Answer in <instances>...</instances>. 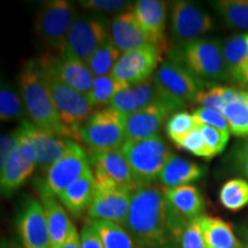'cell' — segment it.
Instances as JSON below:
<instances>
[{"mask_svg": "<svg viewBox=\"0 0 248 248\" xmlns=\"http://www.w3.org/2000/svg\"><path fill=\"white\" fill-rule=\"evenodd\" d=\"M109 36L116 47L123 53L146 45H153L150 37L138 23L132 7L114 16L109 24Z\"/></svg>", "mask_w": 248, "mask_h": 248, "instance_id": "cell-20", "label": "cell"}, {"mask_svg": "<svg viewBox=\"0 0 248 248\" xmlns=\"http://www.w3.org/2000/svg\"><path fill=\"white\" fill-rule=\"evenodd\" d=\"M95 190V178L92 169H90L74 184H71L58 199L71 215L80 216L89 210L94 198Z\"/></svg>", "mask_w": 248, "mask_h": 248, "instance_id": "cell-22", "label": "cell"}, {"mask_svg": "<svg viewBox=\"0 0 248 248\" xmlns=\"http://www.w3.org/2000/svg\"><path fill=\"white\" fill-rule=\"evenodd\" d=\"M1 248H21V247L17 246L15 243L13 244V243H8V241H2Z\"/></svg>", "mask_w": 248, "mask_h": 248, "instance_id": "cell-45", "label": "cell"}, {"mask_svg": "<svg viewBox=\"0 0 248 248\" xmlns=\"http://www.w3.org/2000/svg\"><path fill=\"white\" fill-rule=\"evenodd\" d=\"M212 4L226 26L248 33V0H219Z\"/></svg>", "mask_w": 248, "mask_h": 248, "instance_id": "cell-28", "label": "cell"}, {"mask_svg": "<svg viewBox=\"0 0 248 248\" xmlns=\"http://www.w3.org/2000/svg\"><path fill=\"white\" fill-rule=\"evenodd\" d=\"M39 62L44 70L46 82L58 110L59 119L64 128L69 131L71 138L80 140V129L92 116L94 108L91 106L84 94L62 82L47 62L43 59H39Z\"/></svg>", "mask_w": 248, "mask_h": 248, "instance_id": "cell-3", "label": "cell"}, {"mask_svg": "<svg viewBox=\"0 0 248 248\" xmlns=\"http://www.w3.org/2000/svg\"><path fill=\"white\" fill-rule=\"evenodd\" d=\"M223 46L224 43L219 39H198L182 47L178 60L203 82H223L230 79Z\"/></svg>", "mask_w": 248, "mask_h": 248, "instance_id": "cell-6", "label": "cell"}, {"mask_svg": "<svg viewBox=\"0 0 248 248\" xmlns=\"http://www.w3.org/2000/svg\"><path fill=\"white\" fill-rule=\"evenodd\" d=\"M124 228L138 246L146 248L166 246L172 237L169 230L163 188L150 184L140 186L133 192Z\"/></svg>", "mask_w": 248, "mask_h": 248, "instance_id": "cell-1", "label": "cell"}, {"mask_svg": "<svg viewBox=\"0 0 248 248\" xmlns=\"http://www.w3.org/2000/svg\"><path fill=\"white\" fill-rule=\"evenodd\" d=\"M200 217L191 221L185 228L181 237V248H208L201 229Z\"/></svg>", "mask_w": 248, "mask_h": 248, "instance_id": "cell-40", "label": "cell"}, {"mask_svg": "<svg viewBox=\"0 0 248 248\" xmlns=\"http://www.w3.org/2000/svg\"><path fill=\"white\" fill-rule=\"evenodd\" d=\"M24 104L20 95L7 83H2L0 89V119L1 121H15L23 115Z\"/></svg>", "mask_w": 248, "mask_h": 248, "instance_id": "cell-33", "label": "cell"}, {"mask_svg": "<svg viewBox=\"0 0 248 248\" xmlns=\"http://www.w3.org/2000/svg\"><path fill=\"white\" fill-rule=\"evenodd\" d=\"M125 117L110 107L95 111L80 129V140L90 152L121 150L126 141Z\"/></svg>", "mask_w": 248, "mask_h": 248, "instance_id": "cell-7", "label": "cell"}, {"mask_svg": "<svg viewBox=\"0 0 248 248\" xmlns=\"http://www.w3.org/2000/svg\"><path fill=\"white\" fill-rule=\"evenodd\" d=\"M178 108L168 102H155L125 117L126 140L156 137L163 123Z\"/></svg>", "mask_w": 248, "mask_h": 248, "instance_id": "cell-15", "label": "cell"}, {"mask_svg": "<svg viewBox=\"0 0 248 248\" xmlns=\"http://www.w3.org/2000/svg\"><path fill=\"white\" fill-rule=\"evenodd\" d=\"M240 85L245 86V88H248V71H247V73L245 74V75H244L243 79H241V82H240Z\"/></svg>", "mask_w": 248, "mask_h": 248, "instance_id": "cell-46", "label": "cell"}, {"mask_svg": "<svg viewBox=\"0 0 248 248\" xmlns=\"http://www.w3.org/2000/svg\"><path fill=\"white\" fill-rule=\"evenodd\" d=\"M104 248H139L124 226L109 221L91 219Z\"/></svg>", "mask_w": 248, "mask_h": 248, "instance_id": "cell-27", "label": "cell"}, {"mask_svg": "<svg viewBox=\"0 0 248 248\" xmlns=\"http://www.w3.org/2000/svg\"><path fill=\"white\" fill-rule=\"evenodd\" d=\"M192 115H193L197 125H208L212 126V128L222 130V131L230 132L228 121L223 115L222 111L199 107L193 111Z\"/></svg>", "mask_w": 248, "mask_h": 248, "instance_id": "cell-39", "label": "cell"}, {"mask_svg": "<svg viewBox=\"0 0 248 248\" xmlns=\"http://www.w3.org/2000/svg\"><path fill=\"white\" fill-rule=\"evenodd\" d=\"M89 159L97 187L131 192L140 187L121 150L90 152Z\"/></svg>", "mask_w": 248, "mask_h": 248, "instance_id": "cell-10", "label": "cell"}, {"mask_svg": "<svg viewBox=\"0 0 248 248\" xmlns=\"http://www.w3.org/2000/svg\"><path fill=\"white\" fill-rule=\"evenodd\" d=\"M126 83L121 82L111 74L105 76L94 77L91 91H90L88 100L93 108H99L106 105H110L113 98L120 90L125 88Z\"/></svg>", "mask_w": 248, "mask_h": 248, "instance_id": "cell-31", "label": "cell"}, {"mask_svg": "<svg viewBox=\"0 0 248 248\" xmlns=\"http://www.w3.org/2000/svg\"><path fill=\"white\" fill-rule=\"evenodd\" d=\"M225 92L226 86L213 85L209 89L201 90L197 94L193 102L202 108H209V109L222 111L226 106Z\"/></svg>", "mask_w": 248, "mask_h": 248, "instance_id": "cell-35", "label": "cell"}, {"mask_svg": "<svg viewBox=\"0 0 248 248\" xmlns=\"http://www.w3.org/2000/svg\"><path fill=\"white\" fill-rule=\"evenodd\" d=\"M76 16L75 6L66 0H52L40 7L36 16L35 30L43 45L48 48L47 53L64 52L68 35Z\"/></svg>", "mask_w": 248, "mask_h": 248, "instance_id": "cell-5", "label": "cell"}, {"mask_svg": "<svg viewBox=\"0 0 248 248\" xmlns=\"http://www.w3.org/2000/svg\"><path fill=\"white\" fill-rule=\"evenodd\" d=\"M40 197H42V204L44 207L52 248H58L68 239L71 232L76 228L70 221L67 209L58 198L49 197V195H40Z\"/></svg>", "mask_w": 248, "mask_h": 248, "instance_id": "cell-21", "label": "cell"}, {"mask_svg": "<svg viewBox=\"0 0 248 248\" xmlns=\"http://www.w3.org/2000/svg\"><path fill=\"white\" fill-rule=\"evenodd\" d=\"M79 5L83 8L91 11L92 13H98L99 15L106 13L120 14L133 6L131 1H123V0H85V1H79Z\"/></svg>", "mask_w": 248, "mask_h": 248, "instance_id": "cell-38", "label": "cell"}, {"mask_svg": "<svg viewBox=\"0 0 248 248\" xmlns=\"http://www.w3.org/2000/svg\"><path fill=\"white\" fill-rule=\"evenodd\" d=\"M219 201L230 212L243 209L248 204V182L241 178L225 182L219 190Z\"/></svg>", "mask_w": 248, "mask_h": 248, "instance_id": "cell-32", "label": "cell"}, {"mask_svg": "<svg viewBox=\"0 0 248 248\" xmlns=\"http://www.w3.org/2000/svg\"><path fill=\"white\" fill-rule=\"evenodd\" d=\"M37 167L36 163L31 162L18 148L14 152L11 159L2 167L0 171V186L1 193L4 195H11L30 177L31 173Z\"/></svg>", "mask_w": 248, "mask_h": 248, "instance_id": "cell-24", "label": "cell"}, {"mask_svg": "<svg viewBox=\"0 0 248 248\" xmlns=\"http://www.w3.org/2000/svg\"><path fill=\"white\" fill-rule=\"evenodd\" d=\"M230 132L235 137H248V91H240L239 97L222 110Z\"/></svg>", "mask_w": 248, "mask_h": 248, "instance_id": "cell-29", "label": "cell"}, {"mask_svg": "<svg viewBox=\"0 0 248 248\" xmlns=\"http://www.w3.org/2000/svg\"><path fill=\"white\" fill-rule=\"evenodd\" d=\"M18 85L24 108L31 122L44 131L71 139L69 131L59 119L39 60L31 59L23 64L18 76Z\"/></svg>", "mask_w": 248, "mask_h": 248, "instance_id": "cell-2", "label": "cell"}, {"mask_svg": "<svg viewBox=\"0 0 248 248\" xmlns=\"http://www.w3.org/2000/svg\"><path fill=\"white\" fill-rule=\"evenodd\" d=\"M58 248H82L80 247V235L78 234L77 229H75V230L71 232V234L68 237V239Z\"/></svg>", "mask_w": 248, "mask_h": 248, "instance_id": "cell-44", "label": "cell"}, {"mask_svg": "<svg viewBox=\"0 0 248 248\" xmlns=\"http://www.w3.org/2000/svg\"><path fill=\"white\" fill-rule=\"evenodd\" d=\"M90 169L89 155L74 140L68 153L46 171L40 195L59 198Z\"/></svg>", "mask_w": 248, "mask_h": 248, "instance_id": "cell-12", "label": "cell"}, {"mask_svg": "<svg viewBox=\"0 0 248 248\" xmlns=\"http://www.w3.org/2000/svg\"><path fill=\"white\" fill-rule=\"evenodd\" d=\"M138 23L151 38L152 44L162 52L166 47L167 2L160 0H138L132 6Z\"/></svg>", "mask_w": 248, "mask_h": 248, "instance_id": "cell-19", "label": "cell"}, {"mask_svg": "<svg viewBox=\"0 0 248 248\" xmlns=\"http://www.w3.org/2000/svg\"><path fill=\"white\" fill-rule=\"evenodd\" d=\"M121 152L139 186L150 185L156 179L173 153L160 136L142 140H126Z\"/></svg>", "mask_w": 248, "mask_h": 248, "instance_id": "cell-4", "label": "cell"}, {"mask_svg": "<svg viewBox=\"0 0 248 248\" xmlns=\"http://www.w3.org/2000/svg\"><path fill=\"white\" fill-rule=\"evenodd\" d=\"M40 59L47 62L62 82L88 97L92 89L94 76L86 62L73 57L67 52H62L60 54L46 53Z\"/></svg>", "mask_w": 248, "mask_h": 248, "instance_id": "cell-18", "label": "cell"}, {"mask_svg": "<svg viewBox=\"0 0 248 248\" xmlns=\"http://www.w3.org/2000/svg\"><path fill=\"white\" fill-rule=\"evenodd\" d=\"M80 247L82 248H104L97 230L93 226L91 219H88L80 230Z\"/></svg>", "mask_w": 248, "mask_h": 248, "instance_id": "cell-42", "label": "cell"}, {"mask_svg": "<svg viewBox=\"0 0 248 248\" xmlns=\"http://www.w3.org/2000/svg\"><path fill=\"white\" fill-rule=\"evenodd\" d=\"M160 58L161 51L154 45L125 52L116 62L111 75L129 85L137 84L153 76Z\"/></svg>", "mask_w": 248, "mask_h": 248, "instance_id": "cell-13", "label": "cell"}, {"mask_svg": "<svg viewBox=\"0 0 248 248\" xmlns=\"http://www.w3.org/2000/svg\"><path fill=\"white\" fill-rule=\"evenodd\" d=\"M245 248H248V233H247V243L245 245Z\"/></svg>", "mask_w": 248, "mask_h": 248, "instance_id": "cell-47", "label": "cell"}, {"mask_svg": "<svg viewBox=\"0 0 248 248\" xmlns=\"http://www.w3.org/2000/svg\"><path fill=\"white\" fill-rule=\"evenodd\" d=\"M20 126L35 147L37 167L46 171L68 153L74 141L73 139L59 137L53 133L44 131L27 120H24Z\"/></svg>", "mask_w": 248, "mask_h": 248, "instance_id": "cell-17", "label": "cell"}, {"mask_svg": "<svg viewBox=\"0 0 248 248\" xmlns=\"http://www.w3.org/2000/svg\"><path fill=\"white\" fill-rule=\"evenodd\" d=\"M121 55V51L116 47L109 36L91 55L86 64L94 77L109 75Z\"/></svg>", "mask_w": 248, "mask_h": 248, "instance_id": "cell-30", "label": "cell"}, {"mask_svg": "<svg viewBox=\"0 0 248 248\" xmlns=\"http://www.w3.org/2000/svg\"><path fill=\"white\" fill-rule=\"evenodd\" d=\"M133 192L120 188L97 187L88 210L90 219H102L124 226Z\"/></svg>", "mask_w": 248, "mask_h": 248, "instance_id": "cell-16", "label": "cell"}, {"mask_svg": "<svg viewBox=\"0 0 248 248\" xmlns=\"http://www.w3.org/2000/svg\"><path fill=\"white\" fill-rule=\"evenodd\" d=\"M206 173V168L193 161L183 159L173 154L168 163L161 171L159 179L163 188L178 187V186L191 185Z\"/></svg>", "mask_w": 248, "mask_h": 248, "instance_id": "cell-23", "label": "cell"}, {"mask_svg": "<svg viewBox=\"0 0 248 248\" xmlns=\"http://www.w3.org/2000/svg\"><path fill=\"white\" fill-rule=\"evenodd\" d=\"M109 37V24L99 14L77 15L69 31L64 52L88 62L97 48Z\"/></svg>", "mask_w": 248, "mask_h": 248, "instance_id": "cell-9", "label": "cell"}, {"mask_svg": "<svg viewBox=\"0 0 248 248\" xmlns=\"http://www.w3.org/2000/svg\"><path fill=\"white\" fill-rule=\"evenodd\" d=\"M197 126L192 114H188L187 111H176L167 121L166 132L170 140L175 144Z\"/></svg>", "mask_w": 248, "mask_h": 248, "instance_id": "cell-34", "label": "cell"}, {"mask_svg": "<svg viewBox=\"0 0 248 248\" xmlns=\"http://www.w3.org/2000/svg\"><path fill=\"white\" fill-rule=\"evenodd\" d=\"M18 148V137L16 130L7 135H1L0 140V169L7 163L14 152Z\"/></svg>", "mask_w": 248, "mask_h": 248, "instance_id": "cell-41", "label": "cell"}, {"mask_svg": "<svg viewBox=\"0 0 248 248\" xmlns=\"http://www.w3.org/2000/svg\"><path fill=\"white\" fill-rule=\"evenodd\" d=\"M16 224L22 248H52L42 201L28 198L21 207Z\"/></svg>", "mask_w": 248, "mask_h": 248, "instance_id": "cell-14", "label": "cell"}, {"mask_svg": "<svg viewBox=\"0 0 248 248\" xmlns=\"http://www.w3.org/2000/svg\"><path fill=\"white\" fill-rule=\"evenodd\" d=\"M200 222L208 248H245V245L234 234L230 223L208 215L201 216Z\"/></svg>", "mask_w": 248, "mask_h": 248, "instance_id": "cell-25", "label": "cell"}, {"mask_svg": "<svg viewBox=\"0 0 248 248\" xmlns=\"http://www.w3.org/2000/svg\"><path fill=\"white\" fill-rule=\"evenodd\" d=\"M154 79L162 94L179 107L193 102L206 82L195 77L178 59L168 58L161 62Z\"/></svg>", "mask_w": 248, "mask_h": 248, "instance_id": "cell-8", "label": "cell"}, {"mask_svg": "<svg viewBox=\"0 0 248 248\" xmlns=\"http://www.w3.org/2000/svg\"><path fill=\"white\" fill-rule=\"evenodd\" d=\"M175 145L181 150H185L197 156L204 157V159H212V155L203 140L199 126L194 128L191 132H188L185 137L179 139L175 142Z\"/></svg>", "mask_w": 248, "mask_h": 248, "instance_id": "cell-36", "label": "cell"}, {"mask_svg": "<svg viewBox=\"0 0 248 248\" xmlns=\"http://www.w3.org/2000/svg\"><path fill=\"white\" fill-rule=\"evenodd\" d=\"M200 129L201 135H202L203 140L206 142L207 147L210 152L212 157L221 154L224 152L226 145H228L229 139H230L231 132H225L222 130L212 128L208 125H198Z\"/></svg>", "mask_w": 248, "mask_h": 248, "instance_id": "cell-37", "label": "cell"}, {"mask_svg": "<svg viewBox=\"0 0 248 248\" xmlns=\"http://www.w3.org/2000/svg\"><path fill=\"white\" fill-rule=\"evenodd\" d=\"M213 17L206 9L192 1H175L170 12V32L173 42L184 47L201 39L213 29Z\"/></svg>", "mask_w": 248, "mask_h": 248, "instance_id": "cell-11", "label": "cell"}, {"mask_svg": "<svg viewBox=\"0 0 248 248\" xmlns=\"http://www.w3.org/2000/svg\"><path fill=\"white\" fill-rule=\"evenodd\" d=\"M223 53L230 79L239 83L248 71V33H239L229 38L223 46Z\"/></svg>", "mask_w": 248, "mask_h": 248, "instance_id": "cell-26", "label": "cell"}, {"mask_svg": "<svg viewBox=\"0 0 248 248\" xmlns=\"http://www.w3.org/2000/svg\"><path fill=\"white\" fill-rule=\"evenodd\" d=\"M233 161L235 166L248 176V139L234 148Z\"/></svg>", "mask_w": 248, "mask_h": 248, "instance_id": "cell-43", "label": "cell"}]
</instances>
